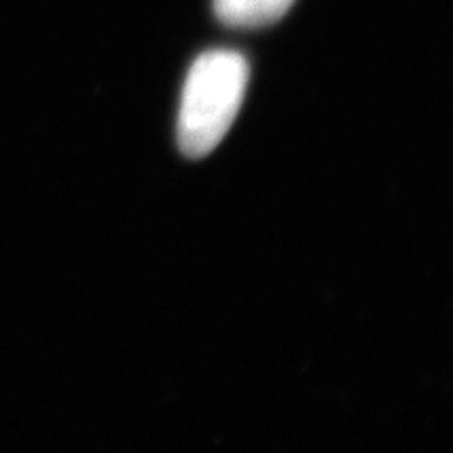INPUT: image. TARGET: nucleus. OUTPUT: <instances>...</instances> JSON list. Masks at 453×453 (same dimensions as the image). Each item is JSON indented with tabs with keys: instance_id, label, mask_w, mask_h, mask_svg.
Returning <instances> with one entry per match:
<instances>
[{
	"instance_id": "f257e3e1",
	"label": "nucleus",
	"mask_w": 453,
	"mask_h": 453,
	"mask_svg": "<svg viewBox=\"0 0 453 453\" xmlns=\"http://www.w3.org/2000/svg\"><path fill=\"white\" fill-rule=\"evenodd\" d=\"M250 81V65L237 50H208L191 65L180 99L177 139L185 156L203 157L235 122Z\"/></svg>"
},
{
	"instance_id": "f03ea898",
	"label": "nucleus",
	"mask_w": 453,
	"mask_h": 453,
	"mask_svg": "<svg viewBox=\"0 0 453 453\" xmlns=\"http://www.w3.org/2000/svg\"><path fill=\"white\" fill-rule=\"evenodd\" d=\"M296 0H214V11L231 27H263L275 24Z\"/></svg>"
}]
</instances>
